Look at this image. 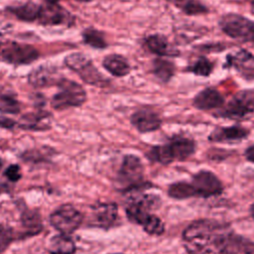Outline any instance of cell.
I'll list each match as a JSON object with an SVG mask.
<instances>
[{"label":"cell","instance_id":"31","mask_svg":"<svg viewBox=\"0 0 254 254\" xmlns=\"http://www.w3.org/2000/svg\"><path fill=\"white\" fill-rule=\"evenodd\" d=\"M144 231L150 235H162L165 232L164 222L160 219L159 216L152 214L148 220L142 226Z\"/></svg>","mask_w":254,"mask_h":254},{"label":"cell","instance_id":"28","mask_svg":"<svg viewBox=\"0 0 254 254\" xmlns=\"http://www.w3.org/2000/svg\"><path fill=\"white\" fill-rule=\"evenodd\" d=\"M188 69H189V71H190L196 75L207 76L211 73V71L213 69V64L208 59H206L204 57H200Z\"/></svg>","mask_w":254,"mask_h":254},{"label":"cell","instance_id":"18","mask_svg":"<svg viewBox=\"0 0 254 254\" xmlns=\"http://www.w3.org/2000/svg\"><path fill=\"white\" fill-rule=\"evenodd\" d=\"M227 64L247 77L254 76V55L248 51L241 50L235 55H229L227 57Z\"/></svg>","mask_w":254,"mask_h":254},{"label":"cell","instance_id":"33","mask_svg":"<svg viewBox=\"0 0 254 254\" xmlns=\"http://www.w3.org/2000/svg\"><path fill=\"white\" fill-rule=\"evenodd\" d=\"M16 125V121L13 119L6 117V116H0V127L5 129H12Z\"/></svg>","mask_w":254,"mask_h":254},{"label":"cell","instance_id":"25","mask_svg":"<svg viewBox=\"0 0 254 254\" xmlns=\"http://www.w3.org/2000/svg\"><path fill=\"white\" fill-rule=\"evenodd\" d=\"M168 195L174 199H187L190 197H194L192 188L190 182H176L169 186Z\"/></svg>","mask_w":254,"mask_h":254},{"label":"cell","instance_id":"17","mask_svg":"<svg viewBox=\"0 0 254 254\" xmlns=\"http://www.w3.org/2000/svg\"><path fill=\"white\" fill-rule=\"evenodd\" d=\"M62 77L58 72L49 66H40L33 69L28 75L29 82L35 87H46L52 84H58Z\"/></svg>","mask_w":254,"mask_h":254},{"label":"cell","instance_id":"2","mask_svg":"<svg viewBox=\"0 0 254 254\" xmlns=\"http://www.w3.org/2000/svg\"><path fill=\"white\" fill-rule=\"evenodd\" d=\"M195 142L185 136H174L168 142L150 148L146 157L156 163L169 165L174 162H182L192 156L195 152Z\"/></svg>","mask_w":254,"mask_h":254},{"label":"cell","instance_id":"19","mask_svg":"<svg viewBox=\"0 0 254 254\" xmlns=\"http://www.w3.org/2000/svg\"><path fill=\"white\" fill-rule=\"evenodd\" d=\"M103 67L114 76H124L130 72V64L126 58L121 55L112 54L104 58Z\"/></svg>","mask_w":254,"mask_h":254},{"label":"cell","instance_id":"22","mask_svg":"<svg viewBox=\"0 0 254 254\" xmlns=\"http://www.w3.org/2000/svg\"><path fill=\"white\" fill-rule=\"evenodd\" d=\"M49 113L46 112H38L24 115L20 121L19 126L25 130H46L49 129L47 118L49 117Z\"/></svg>","mask_w":254,"mask_h":254},{"label":"cell","instance_id":"13","mask_svg":"<svg viewBox=\"0 0 254 254\" xmlns=\"http://www.w3.org/2000/svg\"><path fill=\"white\" fill-rule=\"evenodd\" d=\"M118 218V206L115 202H97L92 206V219L101 228L114 226Z\"/></svg>","mask_w":254,"mask_h":254},{"label":"cell","instance_id":"20","mask_svg":"<svg viewBox=\"0 0 254 254\" xmlns=\"http://www.w3.org/2000/svg\"><path fill=\"white\" fill-rule=\"evenodd\" d=\"M75 248V244L71 237L63 233L53 236L48 245L50 254H74Z\"/></svg>","mask_w":254,"mask_h":254},{"label":"cell","instance_id":"32","mask_svg":"<svg viewBox=\"0 0 254 254\" xmlns=\"http://www.w3.org/2000/svg\"><path fill=\"white\" fill-rule=\"evenodd\" d=\"M4 176L11 182H18L21 177V169L19 167V165L17 164H13L10 165L8 168H6V170L4 171Z\"/></svg>","mask_w":254,"mask_h":254},{"label":"cell","instance_id":"29","mask_svg":"<svg viewBox=\"0 0 254 254\" xmlns=\"http://www.w3.org/2000/svg\"><path fill=\"white\" fill-rule=\"evenodd\" d=\"M20 103L12 95L0 94V112L7 114H17L20 112Z\"/></svg>","mask_w":254,"mask_h":254},{"label":"cell","instance_id":"26","mask_svg":"<svg viewBox=\"0 0 254 254\" xmlns=\"http://www.w3.org/2000/svg\"><path fill=\"white\" fill-rule=\"evenodd\" d=\"M153 72L162 81L167 82L175 72V65L172 62L163 59H156L153 62Z\"/></svg>","mask_w":254,"mask_h":254},{"label":"cell","instance_id":"40","mask_svg":"<svg viewBox=\"0 0 254 254\" xmlns=\"http://www.w3.org/2000/svg\"><path fill=\"white\" fill-rule=\"evenodd\" d=\"M1 192H2V189L0 188V193H1Z\"/></svg>","mask_w":254,"mask_h":254},{"label":"cell","instance_id":"36","mask_svg":"<svg viewBox=\"0 0 254 254\" xmlns=\"http://www.w3.org/2000/svg\"><path fill=\"white\" fill-rule=\"evenodd\" d=\"M249 212H250L251 217H252L253 220H254V202L251 204V206H250V208H249Z\"/></svg>","mask_w":254,"mask_h":254},{"label":"cell","instance_id":"43","mask_svg":"<svg viewBox=\"0 0 254 254\" xmlns=\"http://www.w3.org/2000/svg\"><path fill=\"white\" fill-rule=\"evenodd\" d=\"M253 42H254V39H253Z\"/></svg>","mask_w":254,"mask_h":254},{"label":"cell","instance_id":"27","mask_svg":"<svg viewBox=\"0 0 254 254\" xmlns=\"http://www.w3.org/2000/svg\"><path fill=\"white\" fill-rule=\"evenodd\" d=\"M83 42L94 49H104L107 43L104 38V34L93 28L85 29L82 32Z\"/></svg>","mask_w":254,"mask_h":254},{"label":"cell","instance_id":"41","mask_svg":"<svg viewBox=\"0 0 254 254\" xmlns=\"http://www.w3.org/2000/svg\"><path fill=\"white\" fill-rule=\"evenodd\" d=\"M1 165H2V164H1V161H0V168H1Z\"/></svg>","mask_w":254,"mask_h":254},{"label":"cell","instance_id":"16","mask_svg":"<svg viewBox=\"0 0 254 254\" xmlns=\"http://www.w3.org/2000/svg\"><path fill=\"white\" fill-rule=\"evenodd\" d=\"M69 18V13L58 3H48L42 6L38 21L42 25H62L67 23Z\"/></svg>","mask_w":254,"mask_h":254},{"label":"cell","instance_id":"14","mask_svg":"<svg viewBox=\"0 0 254 254\" xmlns=\"http://www.w3.org/2000/svg\"><path fill=\"white\" fill-rule=\"evenodd\" d=\"M250 131L240 125L217 127L209 135L208 140L214 143H234L245 139Z\"/></svg>","mask_w":254,"mask_h":254},{"label":"cell","instance_id":"34","mask_svg":"<svg viewBox=\"0 0 254 254\" xmlns=\"http://www.w3.org/2000/svg\"><path fill=\"white\" fill-rule=\"evenodd\" d=\"M244 156L247 161L254 163V145H250L244 152Z\"/></svg>","mask_w":254,"mask_h":254},{"label":"cell","instance_id":"7","mask_svg":"<svg viewBox=\"0 0 254 254\" xmlns=\"http://www.w3.org/2000/svg\"><path fill=\"white\" fill-rule=\"evenodd\" d=\"M65 65L75 71L80 78L92 85L104 86L107 83V79L99 70L93 65L92 62L83 54L73 53L64 58Z\"/></svg>","mask_w":254,"mask_h":254},{"label":"cell","instance_id":"6","mask_svg":"<svg viewBox=\"0 0 254 254\" xmlns=\"http://www.w3.org/2000/svg\"><path fill=\"white\" fill-rule=\"evenodd\" d=\"M254 113V91L241 90L219 108L216 115L231 120H241Z\"/></svg>","mask_w":254,"mask_h":254},{"label":"cell","instance_id":"15","mask_svg":"<svg viewBox=\"0 0 254 254\" xmlns=\"http://www.w3.org/2000/svg\"><path fill=\"white\" fill-rule=\"evenodd\" d=\"M192 105L196 109L203 111L219 109L224 105V98L217 89L206 87L193 97Z\"/></svg>","mask_w":254,"mask_h":254},{"label":"cell","instance_id":"38","mask_svg":"<svg viewBox=\"0 0 254 254\" xmlns=\"http://www.w3.org/2000/svg\"><path fill=\"white\" fill-rule=\"evenodd\" d=\"M76 1H82L83 2V1H89V0H76Z\"/></svg>","mask_w":254,"mask_h":254},{"label":"cell","instance_id":"21","mask_svg":"<svg viewBox=\"0 0 254 254\" xmlns=\"http://www.w3.org/2000/svg\"><path fill=\"white\" fill-rule=\"evenodd\" d=\"M41 9L42 5H39L32 1H28L24 4H20L17 6L8 7V11L15 15L19 20L25 22H33L38 20Z\"/></svg>","mask_w":254,"mask_h":254},{"label":"cell","instance_id":"8","mask_svg":"<svg viewBox=\"0 0 254 254\" xmlns=\"http://www.w3.org/2000/svg\"><path fill=\"white\" fill-rule=\"evenodd\" d=\"M51 225L60 233L70 235L81 225L82 213L73 205L65 203L58 207L50 214Z\"/></svg>","mask_w":254,"mask_h":254},{"label":"cell","instance_id":"9","mask_svg":"<svg viewBox=\"0 0 254 254\" xmlns=\"http://www.w3.org/2000/svg\"><path fill=\"white\" fill-rule=\"evenodd\" d=\"M220 29L229 37L241 41H253L254 22L239 15L226 14L219 21Z\"/></svg>","mask_w":254,"mask_h":254},{"label":"cell","instance_id":"35","mask_svg":"<svg viewBox=\"0 0 254 254\" xmlns=\"http://www.w3.org/2000/svg\"><path fill=\"white\" fill-rule=\"evenodd\" d=\"M5 243H8V241L6 240V238H5V236L3 235L2 231L0 230V251L4 248V244H5Z\"/></svg>","mask_w":254,"mask_h":254},{"label":"cell","instance_id":"4","mask_svg":"<svg viewBox=\"0 0 254 254\" xmlns=\"http://www.w3.org/2000/svg\"><path fill=\"white\" fill-rule=\"evenodd\" d=\"M57 85L59 91L51 100L54 109L64 110L69 107H78L85 102L86 92L79 83L62 77Z\"/></svg>","mask_w":254,"mask_h":254},{"label":"cell","instance_id":"1","mask_svg":"<svg viewBox=\"0 0 254 254\" xmlns=\"http://www.w3.org/2000/svg\"><path fill=\"white\" fill-rule=\"evenodd\" d=\"M228 224L201 218L190 222L183 231L184 247L189 254H217L215 240Z\"/></svg>","mask_w":254,"mask_h":254},{"label":"cell","instance_id":"37","mask_svg":"<svg viewBox=\"0 0 254 254\" xmlns=\"http://www.w3.org/2000/svg\"><path fill=\"white\" fill-rule=\"evenodd\" d=\"M48 3H58L59 0H46Z\"/></svg>","mask_w":254,"mask_h":254},{"label":"cell","instance_id":"30","mask_svg":"<svg viewBox=\"0 0 254 254\" xmlns=\"http://www.w3.org/2000/svg\"><path fill=\"white\" fill-rule=\"evenodd\" d=\"M178 6L189 15H196L207 12L205 6H203L198 0H177Z\"/></svg>","mask_w":254,"mask_h":254},{"label":"cell","instance_id":"24","mask_svg":"<svg viewBox=\"0 0 254 254\" xmlns=\"http://www.w3.org/2000/svg\"><path fill=\"white\" fill-rule=\"evenodd\" d=\"M21 223L27 235H35L43 229L41 215L35 209L24 210L21 214Z\"/></svg>","mask_w":254,"mask_h":254},{"label":"cell","instance_id":"12","mask_svg":"<svg viewBox=\"0 0 254 254\" xmlns=\"http://www.w3.org/2000/svg\"><path fill=\"white\" fill-rule=\"evenodd\" d=\"M131 124L141 133L158 130L162 125L160 115L151 108H142L135 111L130 118Z\"/></svg>","mask_w":254,"mask_h":254},{"label":"cell","instance_id":"5","mask_svg":"<svg viewBox=\"0 0 254 254\" xmlns=\"http://www.w3.org/2000/svg\"><path fill=\"white\" fill-rule=\"evenodd\" d=\"M217 254H254V241L234 232L228 225L215 240Z\"/></svg>","mask_w":254,"mask_h":254},{"label":"cell","instance_id":"10","mask_svg":"<svg viewBox=\"0 0 254 254\" xmlns=\"http://www.w3.org/2000/svg\"><path fill=\"white\" fill-rule=\"evenodd\" d=\"M194 197H211L223 192V184L219 178L208 170H200L194 174L190 182Z\"/></svg>","mask_w":254,"mask_h":254},{"label":"cell","instance_id":"3","mask_svg":"<svg viewBox=\"0 0 254 254\" xmlns=\"http://www.w3.org/2000/svg\"><path fill=\"white\" fill-rule=\"evenodd\" d=\"M144 166L135 155L127 154L123 157L122 163L117 173V184L122 190L131 191L134 190L144 189L149 185L144 182Z\"/></svg>","mask_w":254,"mask_h":254},{"label":"cell","instance_id":"42","mask_svg":"<svg viewBox=\"0 0 254 254\" xmlns=\"http://www.w3.org/2000/svg\"><path fill=\"white\" fill-rule=\"evenodd\" d=\"M114 254H121V253H114Z\"/></svg>","mask_w":254,"mask_h":254},{"label":"cell","instance_id":"11","mask_svg":"<svg viewBox=\"0 0 254 254\" xmlns=\"http://www.w3.org/2000/svg\"><path fill=\"white\" fill-rule=\"evenodd\" d=\"M2 61L12 64H28L39 58V52L31 45L22 43H8L0 51Z\"/></svg>","mask_w":254,"mask_h":254},{"label":"cell","instance_id":"23","mask_svg":"<svg viewBox=\"0 0 254 254\" xmlns=\"http://www.w3.org/2000/svg\"><path fill=\"white\" fill-rule=\"evenodd\" d=\"M146 45L148 49L157 56H174L176 54V52L171 48L167 38L160 34L147 37Z\"/></svg>","mask_w":254,"mask_h":254},{"label":"cell","instance_id":"39","mask_svg":"<svg viewBox=\"0 0 254 254\" xmlns=\"http://www.w3.org/2000/svg\"><path fill=\"white\" fill-rule=\"evenodd\" d=\"M252 5H253V8H254V0H252Z\"/></svg>","mask_w":254,"mask_h":254}]
</instances>
